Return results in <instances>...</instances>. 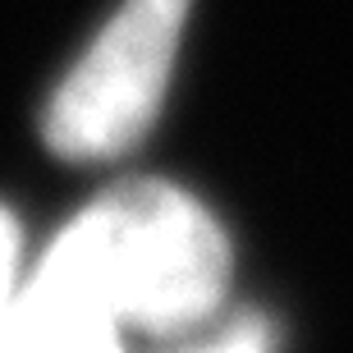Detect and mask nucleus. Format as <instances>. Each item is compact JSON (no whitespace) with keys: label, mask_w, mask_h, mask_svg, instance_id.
I'll use <instances>...</instances> for the list:
<instances>
[{"label":"nucleus","mask_w":353,"mask_h":353,"mask_svg":"<svg viewBox=\"0 0 353 353\" xmlns=\"http://www.w3.org/2000/svg\"><path fill=\"white\" fill-rule=\"evenodd\" d=\"M124 330L193 335L230 289V243L202 202L161 179L119 183L69 225Z\"/></svg>","instance_id":"1"},{"label":"nucleus","mask_w":353,"mask_h":353,"mask_svg":"<svg viewBox=\"0 0 353 353\" xmlns=\"http://www.w3.org/2000/svg\"><path fill=\"white\" fill-rule=\"evenodd\" d=\"M188 0H124L46 105V143L65 161H110L152 129Z\"/></svg>","instance_id":"2"},{"label":"nucleus","mask_w":353,"mask_h":353,"mask_svg":"<svg viewBox=\"0 0 353 353\" xmlns=\"http://www.w3.org/2000/svg\"><path fill=\"white\" fill-rule=\"evenodd\" d=\"M119 321L105 307L74 234H60L14 294L5 353H119Z\"/></svg>","instance_id":"3"},{"label":"nucleus","mask_w":353,"mask_h":353,"mask_svg":"<svg viewBox=\"0 0 353 353\" xmlns=\"http://www.w3.org/2000/svg\"><path fill=\"white\" fill-rule=\"evenodd\" d=\"M174 353H271V330H266L257 316H239V321L211 330V335L183 344V349H174Z\"/></svg>","instance_id":"4"},{"label":"nucleus","mask_w":353,"mask_h":353,"mask_svg":"<svg viewBox=\"0 0 353 353\" xmlns=\"http://www.w3.org/2000/svg\"><path fill=\"white\" fill-rule=\"evenodd\" d=\"M19 230L14 221L0 211V353H5V330H10L14 312V294H19Z\"/></svg>","instance_id":"5"}]
</instances>
